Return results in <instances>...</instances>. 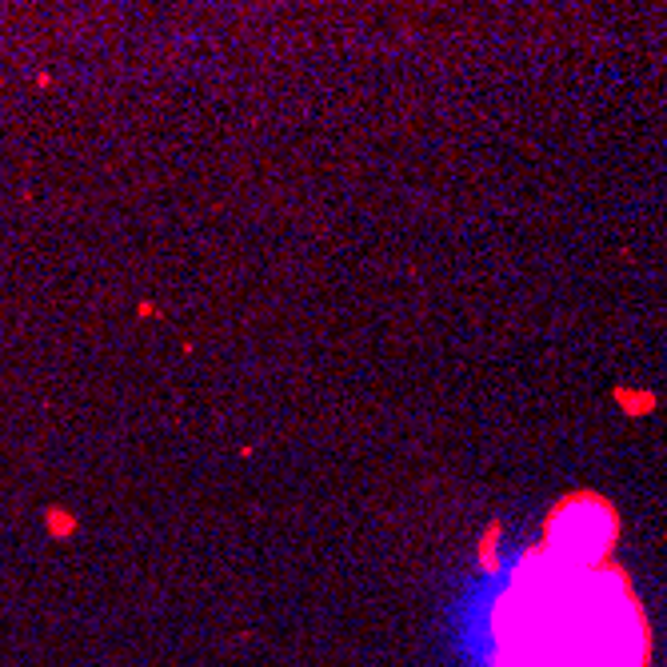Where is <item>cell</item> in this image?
Wrapping results in <instances>:
<instances>
[{"label": "cell", "instance_id": "obj_2", "mask_svg": "<svg viewBox=\"0 0 667 667\" xmlns=\"http://www.w3.org/2000/svg\"><path fill=\"white\" fill-rule=\"evenodd\" d=\"M608 540H612V524H608V515L600 508H580V512L571 508L556 524V556L596 564Z\"/></svg>", "mask_w": 667, "mask_h": 667}, {"label": "cell", "instance_id": "obj_1", "mask_svg": "<svg viewBox=\"0 0 667 667\" xmlns=\"http://www.w3.org/2000/svg\"><path fill=\"white\" fill-rule=\"evenodd\" d=\"M496 647L500 667H644V624L624 583L552 552L503 596Z\"/></svg>", "mask_w": 667, "mask_h": 667}]
</instances>
